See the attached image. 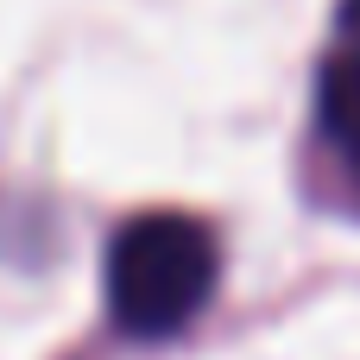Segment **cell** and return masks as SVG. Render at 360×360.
<instances>
[{"label":"cell","mask_w":360,"mask_h":360,"mask_svg":"<svg viewBox=\"0 0 360 360\" xmlns=\"http://www.w3.org/2000/svg\"><path fill=\"white\" fill-rule=\"evenodd\" d=\"M215 272H221V253L196 215H177V209L133 215L108 240V316L133 342H165L202 316Z\"/></svg>","instance_id":"6da1fadb"},{"label":"cell","mask_w":360,"mask_h":360,"mask_svg":"<svg viewBox=\"0 0 360 360\" xmlns=\"http://www.w3.org/2000/svg\"><path fill=\"white\" fill-rule=\"evenodd\" d=\"M316 120L329 152L342 158V171L360 190V51H335L316 76Z\"/></svg>","instance_id":"7a4b0ae2"},{"label":"cell","mask_w":360,"mask_h":360,"mask_svg":"<svg viewBox=\"0 0 360 360\" xmlns=\"http://www.w3.org/2000/svg\"><path fill=\"white\" fill-rule=\"evenodd\" d=\"M342 32H348V51H360V0H342Z\"/></svg>","instance_id":"3957f363"}]
</instances>
